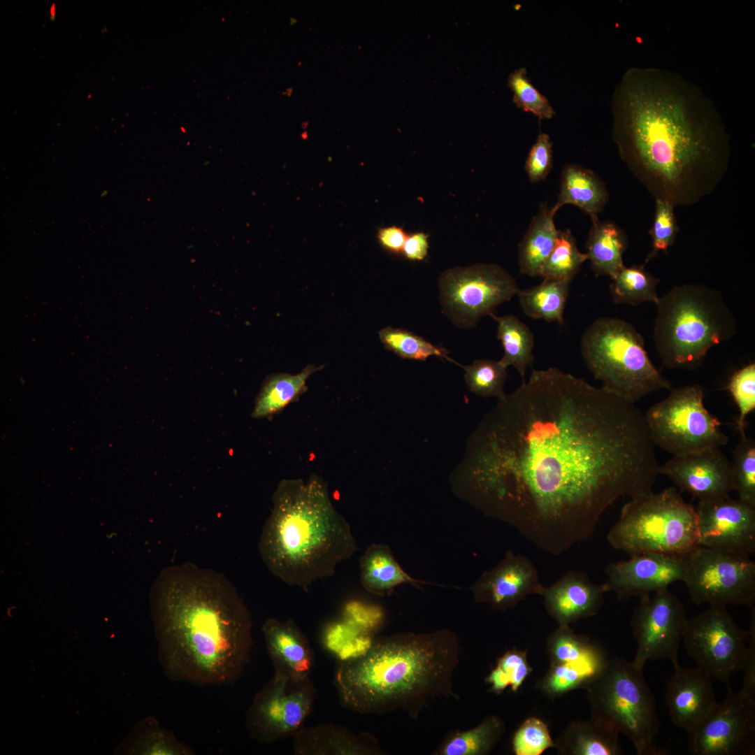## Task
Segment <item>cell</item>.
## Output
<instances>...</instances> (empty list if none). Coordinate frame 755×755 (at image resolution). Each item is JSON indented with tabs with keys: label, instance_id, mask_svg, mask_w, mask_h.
Wrapping results in <instances>:
<instances>
[{
	"label": "cell",
	"instance_id": "obj_39",
	"mask_svg": "<svg viewBox=\"0 0 755 755\" xmlns=\"http://www.w3.org/2000/svg\"><path fill=\"white\" fill-rule=\"evenodd\" d=\"M740 436L731 463L733 490L740 501L755 508V442L746 434Z\"/></svg>",
	"mask_w": 755,
	"mask_h": 755
},
{
	"label": "cell",
	"instance_id": "obj_26",
	"mask_svg": "<svg viewBox=\"0 0 755 755\" xmlns=\"http://www.w3.org/2000/svg\"><path fill=\"white\" fill-rule=\"evenodd\" d=\"M619 732L601 721H573L554 740L561 755H620Z\"/></svg>",
	"mask_w": 755,
	"mask_h": 755
},
{
	"label": "cell",
	"instance_id": "obj_9",
	"mask_svg": "<svg viewBox=\"0 0 755 755\" xmlns=\"http://www.w3.org/2000/svg\"><path fill=\"white\" fill-rule=\"evenodd\" d=\"M642 669L632 661L609 659L586 686L591 717L623 733L638 755H662L656 746L660 722L653 693Z\"/></svg>",
	"mask_w": 755,
	"mask_h": 755
},
{
	"label": "cell",
	"instance_id": "obj_1",
	"mask_svg": "<svg viewBox=\"0 0 755 755\" xmlns=\"http://www.w3.org/2000/svg\"><path fill=\"white\" fill-rule=\"evenodd\" d=\"M645 415L556 367L533 370L469 438L457 493L554 556L589 538L622 497L659 475Z\"/></svg>",
	"mask_w": 755,
	"mask_h": 755
},
{
	"label": "cell",
	"instance_id": "obj_19",
	"mask_svg": "<svg viewBox=\"0 0 755 755\" xmlns=\"http://www.w3.org/2000/svg\"><path fill=\"white\" fill-rule=\"evenodd\" d=\"M544 585L537 568L526 556L508 551L503 559L484 571L471 586L474 600L505 611L531 595H541Z\"/></svg>",
	"mask_w": 755,
	"mask_h": 755
},
{
	"label": "cell",
	"instance_id": "obj_50",
	"mask_svg": "<svg viewBox=\"0 0 755 755\" xmlns=\"http://www.w3.org/2000/svg\"><path fill=\"white\" fill-rule=\"evenodd\" d=\"M429 247V234L423 231L408 233L401 255L409 261H422L427 255Z\"/></svg>",
	"mask_w": 755,
	"mask_h": 755
},
{
	"label": "cell",
	"instance_id": "obj_46",
	"mask_svg": "<svg viewBox=\"0 0 755 755\" xmlns=\"http://www.w3.org/2000/svg\"><path fill=\"white\" fill-rule=\"evenodd\" d=\"M552 166V144L546 133H540L532 145L526 161L525 168L532 182L543 180Z\"/></svg>",
	"mask_w": 755,
	"mask_h": 755
},
{
	"label": "cell",
	"instance_id": "obj_12",
	"mask_svg": "<svg viewBox=\"0 0 755 755\" xmlns=\"http://www.w3.org/2000/svg\"><path fill=\"white\" fill-rule=\"evenodd\" d=\"M685 583L695 604L754 607L755 562L698 545L683 555Z\"/></svg>",
	"mask_w": 755,
	"mask_h": 755
},
{
	"label": "cell",
	"instance_id": "obj_48",
	"mask_svg": "<svg viewBox=\"0 0 755 755\" xmlns=\"http://www.w3.org/2000/svg\"><path fill=\"white\" fill-rule=\"evenodd\" d=\"M749 638L745 659L741 668L743 672V684L740 694L746 700L755 703V614L753 607V616L749 627Z\"/></svg>",
	"mask_w": 755,
	"mask_h": 755
},
{
	"label": "cell",
	"instance_id": "obj_5",
	"mask_svg": "<svg viewBox=\"0 0 755 755\" xmlns=\"http://www.w3.org/2000/svg\"><path fill=\"white\" fill-rule=\"evenodd\" d=\"M272 502L258 547L266 568L285 584L307 593L357 551L351 526L322 477L282 480Z\"/></svg>",
	"mask_w": 755,
	"mask_h": 755
},
{
	"label": "cell",
	"instance_id": "obj_47",
	"mask_svg": "<svg viewBox=\"0 0 755 755\" xmlns=\"http://www.w3.org/2000/svg\"><path fill=\"white\" fill-rule=\"evenodd\" d=\"M382 618V612L379 607L358 601L347 602L343 608V619L368 633L380 624Z\"/></svg>",
	"mask_w": 755,
	"mask_h": 755
},
{
	"label": "cell",
	"instance_id": "obj_6",
	"mask_svg": "<svg viewBox=\"0 0 755 755\" xmlns=\"http://www.w3.org/2000/svg\"><path fill=\"white\" fill-rule=\"evenodd\" d=\"M653 338L663 365L696 370L707 352L736 333L735 318L721 292L683 284L659 296Z\"/></svg>",
	"mask_w": 755,
	"mask_h": 755
},
{
	"label": "cell",
	"instance_id": "obj_45",
	"mask_svg": "<svg viewBox=\"0 0 755 755\" xmlns=\"http://www.w3.org/2000/svg\"><path fill=\"white\" fill-rule=\"evenodd\" d=\"M655 214L649 233L652 250L645 264L655 257L659 252H666L673 244L677 231L674 206L670 202L656 199Z\"/></svg>",
	"mask_w": 755,
	"mask_h": 755
},
{
	"label": "cell",
	"instance_id": "obj_3",
	"mask_svg": "<svg viewBox=\"0 0 755 755\" xmlns=\"http://www.w3.org/2000/svg\"><path fill=\"white\" fill-rule=\"evenodd\" d=\"M161 663L173 682L237 680L250 660L251 613L224 574L190 562L163 570L153 592Z\"/></svg>",
	"mask_w": 755,
	"mask_h": 755
},
{
	"label": "cell",
	"instance_id": "obj_35",
	"mask_svg": "<svg viewBox=\"0 0 755 755\" xmlns=\"http://www.w3.org/2000/svg\"><path fill=\"white\" fill-rule=\"evenodd\" d=\"M660 279L647 272L644 266H625L612 279L610 292L616 304L638 305L645 302L656 303V287Z\"/></svg>",
	"mask_w": 755,
	"mask_h": 755
},
{
	"label": "cell",
	"instance_id": "obj_8",
	"mask_svg": "<svg viewBox=\"0 0 755 755\" xmlns=\"http://www.w3.org/2000/svg\"><path fill=\"white\" fill-rule=\"evenodd\" d=\"M607 540L631 556L662 553L683 556L698 545L696 508L674 487L630 498Z\"/></svg>",
	"mask_w": 755,
	"mask_h": 755
},
{
	"label": "cell",
	"instance_id": "obj_14",
	"mask_svg": "<svg viewBox=\"0 0 755 755\" xmlns=\"http://www.w3.org/2000/svg\"><path fill=\"white\" fill-rule=\"evenodd\" d=\"M749 638V631L738 626L726 605H709L706 610L687 620L682 641L698 667L727 684L741 670Z\"/></svg>",
	"mask_w": 755,
	"mask_h": 755
},
{
	"label": "cell",
	"instance_id": "obj_16",
	"mask_svg": "<svg viewBox=\"0 0 755 755\" xmlns=\"http://www.w3.org/2000/svg\"><path fill=\"white\" fill-rule=\"evenodd\" d=\"M724 699L688 734L694 755L755 754V703L734 691L729 684Z\"/></svg>",
	"mask_w": 755,
	"mask_h": 755
},
{
	"label": "cell",
	"instance_id": "obj_24",
	"mask_svg": "<svg viewBox=\"0 0 755 755\" xmlns=\"http://www.w3.org/2000/svg\"><path fill=\"white\" fill-rule=\"evenodd\" d=\"M293 751L297 755L382 754L375 738L366 733H355L346 726L324 723L303 726L293 737Z\"/></svg>",
	"mask_w": 755,
	"mask_h": 755
},
{
	"label": "cell",
	"instance_id": "obj_27",
	"mask_svg": "<svg viewBox=\"0 0 755 755\" xmlns=\"http://www.w3.org/2000/svg\"><path fill=\"white\" fill-rule=\"evenodd\" d=\"M607 200L605 185L595 173L568 164L562 170L558 200L552 208L556 213L563 205L572 204L594 216L603 210Z\"/></svg>",
	"mask_w": 755,
	"mask_h": 755
},
{
	"label": "cell",
	"instance_id": "obj_20",
	"mask_svg": "<svg viewBox=\"0 0 755 755\" xmlns=\"http://www.w3.org/2000/svg\"><path fill=\"white\" fill-rule=\"evenodd\" d=\"M659 473L699 501L729 496L733 491L731 462L720 447L673 456L659 466Z\"/></svg>",
	"mask_w": 755,
	"mask_h": 755
},
{
	"label": "cell",
	"instance_id": "obj_36",
	"mask_svg": "<svg viewBox=\"0 0 755 755\" xmlns=\"http://www.w3.org/2000/svg\"><path fill=\"white\" fill-rule=\"evenodd\" d=\"M550 664L577 663L605 652L588 637L575 633L570 626H558L546 641Z\"/></svg>",
	"mask_w": 755,
	"mask_h": 755
},
{
	"label": "cell",
	"instance_id": "obj_44",
	"mask_svg": "<svg viewBox=\"0 0 755 755\" xmlns=\"http://www.w3.org/2000/svg\"><path fill=\"white\" fill-rule=\"evenodd\" d=\"M727 387L739 410L736 428L740 436L745 435L747 417L755 409V364L737 371Z\"/></svg>",
	"mask_w": 755,
	"mask_h": 755
},
{
	"label": "cell",
	"instance_id": "obj_38",
	"mask_svg": "<svg viewBox=\"0 0 755 755\" xmlns=\"http://www.w3.org/2000/svg\"><path fill=\"white\" fill-rule=\"evenodd\" d=\"M379 337L385 348L402 359L425 361L431 356L444 358L450 361L449 352L427 341L411 331L387 326L379 331Z\"/></svg>",
	"mask_w": 755,
	"mask_h": 755
},
{
	"label": "cell",
	"instance_id": "obj_37",
	"mask_svg": "<svg viewBox=\"0 0 755 755\" xmlns=\"http://www.w3.org/2000/svg\"><path fill=\"white\" fill-rule=\"evenodd\" d=\"M588 259L581 252L569 230L560 231L556 244L542 264L540 277L570 282L577 274L582 264Z\"/></svg>",
	"mask_w": 755,
	"mask_h": 755
},
{
	"label": "cell",
	"instance_id": "obj_15",
	"mask_svg": "<svg viewBox=\"0 0 755 755\" xmlns=\"http://www.w3.org/2000/svg\"><path fill=\"white\" fill-rule=\"evenodd\" d=\"M687 620L684 605L668 588L640 598L631 620L637 643L634 666L643 670L648 661H677Z\"/></svg>",
	"mask_w": 755,
	"mask_h": 755
},
{
	"label": "cell",
	"instance_id": "obj_2",
	"mask_svg": "<svg viewBox=\"0 0 755 755\" xmlns=\"http://www.w3.org/2000/svg\"><path fill=\"white\" fill-rule=\"evenodd\" d=\"M621 160L656 199L693 205L712 194L730 163V138L712 101L668 70L633 67L612 99Z\"/></svg>",
	"mask_w": 755,
	"mask_h": 755
},
{
	"label": "cell",
	"instance_id": "obj_32",
	"mask_svg": "<svg viewBox=\"0 0 755 755\" xmlns=\"http://www.w3.org/2000/svg\"><path fill=\"white\" fill-rule=\"evenodd\" d=\"M570 282L544 278L538 285L517 294L524 313L532 319L563 322V312Z\"/></svg>",
	"mask_w": 755,
	"mask_h": 755
},
{
	"label": "cell",
	"instance_id": "obj_40",
	"mask_svg": "<svg viewBox=\"0 0 755 755\" xmlns=\"http://www.w3.org/2000/svg\"><path fill=\"white\" fill-rule=\"evenodd\" d=\"M533 669L528 662L527 652L517 648L505 652L497 660L496 667L486 678L489 690L501 694L510 686L517 692Z\"/></svg>",
	"mask_w": 755,
	"mask_h": 755
},
{
	"label": "cell",
	"instance_id": "obj_43",
	"mask_svg": "<svg viewBox=\"0 0 755 755\" xmlns=\"http://www.w3.org/2000/svg\"><path fill=\"white\" fill-rule=\"evenodd\" d=\"M512 750L516 755H540L555 747L548 725L535 717L526 718L512 738Z\"/></svg>",
	"mask_w": 755,
	"mask_h": 755
},
{
	"label": "cell",
	"instance_id": "obj_33",
	"mask_svg": "<svg viewBox=\"0 0 755 755\" xmlns=\"http://www.w3.org/2000/svg\"><path fill=\"white\" fill-rule=\"evenodd\" d=\"M497 322V338L501 341L503 355L499 360L505 366H512L524 380L526 368L534 359L533 334L523 322L513 315H489Z\"/></svg>",
	"mask_w": 755,
	"mask_h": 755
},
{
	"label": "cell",
	"instance_id": "obj_51",
	"mask_svg": "<svg viewBox=\"0 0 755 755\" xmlns=\"http://www.w3.org/2000/svg\"><path fill=\"white\" fill-rule=\"evenodd\" d=\"M55 5L53 4V5H52V7L51 8V14H50V15H51V19H52V20L53 19H55Z\"/></svg>",
	"mask_w": 755,
	"mask_h": 755
},
{
	"label": "cell",
	"instance_id": "obj_21",
	"mask_svg": "<svg viewBox=\"0 0 755 755\" xmlns=\"http://www.w3.org/2000/svg\"><path fill=\"white\" fill-rule=\"evenodd\" d=\"M674 673L668 682L665 701L673 723L689 733L717 704L712 677L696 666L672 662Z\"/></svg>",
	"mask_w": 755,
	"mask_h": 755
},
{
	"label": "cell",
	"instance_id": "obj_10",
	"mask_svg": "<svg viewBox=\"0 0 755 755\" xmlns=\"http://www.w3.org/2000/svg\"><path fill=\"white\" fill-rule=\"evenodd\" d=\"M703 400L702 387L691 384L671 389L665 399L651 406L644 415L654 445L673 456L726 445L721 422Z\"/></svg>",
	"mask_w": 755,
	"mask_h": 755
},
{
	"label": "cell",
	"instance_id": "obj_25",
	"mask_svg": "<svg viewBox=\"0 0 755 755\" xmlns=\"http://www.w3.org/2000/svg\"><path fill=\"white\" fill-rule=\"evenodd\" d=\"M360 582L368 592L384 596L401 584L417 588L431 583L410 575L395 559L390 547L384 544L368 546L359 560Z\"/></svg>",
	"mask_w": 755,
	"mask_h": 755
},
{
	"label": "cell",
	"instance_id": "obj_7",
	"mask_svg": "<svg viewBox=\"0 0 755 755\" xmlns=\"http://www.w3.org/2000/svg\"><path fill=\"white\" fill-rule=\"evenodd\" d=\"M581 353L601 387L626 401L672 389L650 360L642 335L625 320L596 319L582 335Z\"/></svg>",
	"mask_w": 755,
	"mask_h": 755
},
{
	"label": "cell",
	"instance_id": "obj_41",
	"mask_svg": "<svg viewBox=\"0 0 755 755\" xmlns=\"http://www.w3.org/2000/svg\"><path fill=\"white\" fill-rule=\"evenodd\" d=\"M507 368L500 361L476 360L463 366L466 383L475 394L483 397L495 396L500 399L505 396L503 386Z\"/></svg>",
	"mask_w": 755,
	"mask_h": 755
},
{
	"label": "cell",
	"instance_id": "obj_11",
	"mask_svg": "<svg viewBox=\"0 0 755 755\" xmlns=\"http://www.w3.org/2000/svg\"><path fill=\"white\" fill-rule=\"evenodd\" d=\"M443 312L459 328L474 326L498 305L517 295L515 279L495 264H477L445 270L439 278Z\"/></svg>",
	"mask_w": 755,
	"mask_h": 755
},
{
	"label": "cell",
	"instance_id": "obj_31",
	"mask_svg": "<svg viewBox=\"0 0 755 755\" xmlns=\"http://www.w3.org/2000/svg\"><path fill=\"white\" fill-rule=\"evenodd\" d=\"M608 659L605 652L577 663L549 664L536 686L551 698L577 689H585L601 672Z\"/></svg>",
	"mask_w": 755,
	"mask_h": 755
},
{
	"label": "cell",
	"instance_id": "obj_18",
	"mask_svg": "<svg viewBox=\"0 0 755 755\" xmlns=\"http://www.w3.org/2000/svg\"><path fill=\"white\" fill-rule=\"evenodd\" d=\"M609 591L620 600L642 598L684 581L683 556L645 553L625 561L609 563L605 569Z\"/></svg>",
	"mask_w": 755,
	"mask_h": 755
},
{
	"label": "cell",
	"instance_id": "obj_28",
	"mask_svg": "<svg viewBox=\"0 0 755 755\" xmlns=\"http://www.w3.org/2000/svg\"><path fill=\"white\" fill-rule=\"evenodd\" d=\"M591 217L592 226L585 244L586 254L596 277L608 275L612 279L624 266L626 235L613 222H601L597 215Z\"/></svg>",
	"mask_w": 755,
	"mask_h": 755
},
{
	"label": "cell",
	"instance_id": "obj_17",
	"mask_svg": "<svg viewBox=\"0 0 755 755\" xmlns=\"http://www.w3.org/2000/svg\"><path fill=\"white\" fill-rule=\"evenodd\" d=\"M698 545L749 557L755 552V508L730 496L699 501Z\"/></svg>",
	"mask_w": 755,
	"mask_h": 755
},
{
	"label": "cell",
	"instance_id": "obj_49",
	"mask_svg": "<svg viewBox=\"0 0 755 755\" xmlns=\"http://www.w3.org/2000/svg\"><path fill=\"white\" fill-rule=\"evenodd\" d=\"M408 233L401 226L391 225L378 230L377 238L380 246L387 252L400 255Z\"/></svg>",
	"mask_w": 755,
	"mask_h": 755
},
{
	"label": "cell",
	"instance_id": "obj_22",
	"mask_svg": "<svg viewBox=\"0 0 755 755\" xmlns=\"http://www.w3.org/2000/svg\"><path fill=\"white\" fill-rule=\"evenodd\" d=\"M607 592L605 582L596 584L584 572L570 570L551 585L544 586L540 596L558 626H570L597 614Z\"/></svg>",
	"mask_w": 755,
	"mask_h": 755
},
{
	"label": "cell",
	"instance_id": "obj_34",
	"mask_svg": "<svg viewBox=\"0 0 755 755\" xmlns=\"http://www.w3.org/2000/svg\"><path fill=\"white\" fill-rule=\"evenodd\" d=\"M505 731L503 721L490 715L476 726L449 736L437 751L440 755H487L501 740Z\"/></svg>",
	"mask_w": 755,
	"mask_h": 755
},
{
	"label": "cell",
	"instance_id": "obj_30",
	"mask_svg": "<svg viewBox=\"0 0 755 755\" xmlns=\"http://www.w3.org/2000/svg\"><path fill=\"white\" fill-rule=\"evenodd\" d=\"M323 367V365L315 366L309 364L296 375L278 373L269 376L257 396L252 417L263 418L273 416L296 401L307 391L306 382L309 377Z\"/></svg>",
	"mask_w": 755,
	"mask_h": 755
},
{
	"label": "cell",
	"instance_id": "obj_42",
	"mask_svg": "<svg viewBox=\"0 0 755 755\" xmlns=\"http://www.w3.org/2000/svg\"><path fill=\"white\" fill-rule=\"evenodd\" d=\"M508 85L513 92L514 102L519 108L532 113L540 120L554 117V108L548 99L532 84L526 69L522 67L514 71L509 76Z\"/></svg>",
	"mask_w": 755,
	"mask_h": 755
},
{
	"label": "cell",
	"instance_id": "obj_13",
	"mask_svg": "<svg viewBox=\"0 0 755 755\" xmlns=\"http://www.w3.org/2000/svg\"><path fill=\"white\" fill-rule=\"evenodd\" d=\"M316 692L310 677L294 680L273 674L256 693L247 712L250 738L270 744L294 737L305 726Z\"/></svg>",
	"mask_w": 755,
	"mask_h": 755
},
{
	"label": "cell",
	"instance_id": "obj_4",
	"mask_svg": "<svg viewBox=\"0 0 755 755\" xmlns=\"http://www.w3.org/2000/svg\"><path fill=\"white\" fill-rule=\"evenodd\" d=\"M459 654L456 635L447 629L373 638L362 652L339 661L334 686L341 704L359 714L415 716L431 699L454 696Z\"/></svg>",
	"mask_w": 755,
	"mask_h": 755
},
{
	"label": "cell",
	"instance_id": "obj_23",
	"mask_svg": "<svg viewBox=\"0 0 755 755\" xmlns=\"http://www.w3.org/2000/svg\"><path fill=\"white\" fill-rule=\"evenodd\" d=\"M261 631L274 675L294 680L310 677L314 652L305 633L293 620L268 618Z\"/></svg>",
	"mask_w": 755,
	"mask_h": 755
},
{
	"label": "cell",
	"instance_id": "obj_29",
	"mask_svg": "<svg viewBox=\"0 0 755 755\" xmlns=\"http://www.w3.org/2000/svg\"><path fill=\"white\" fill-rule=\"evenodd\" d=\"M554 215L552 207L543 204L532 219L519 245L522 274L539 276L540 268L552 251L560 232L554 224Z\"/></svg>",
	"mask_w": 755,
	"mask_h": 755
}]
</instances>
